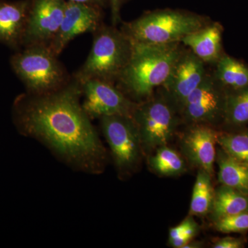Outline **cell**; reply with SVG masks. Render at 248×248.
I'll return each instance as SVG.
<instances>
[{
  "label": "cell",
  "mask_w": 248,
  "mask_h": 248,
  "mask_svg": "<svg viewBox=\"0 0 248 248\" xmlns=\"http://www.w3.org/2000/svg\"><path fill=\"white\" fill-rule=\"evenodd\" d=\"M126 0H109L111 10L112 26L117 25L121 21L120 11L122 5Z\"/></svg>",
  "instance_id": "484cf974"
},
{
  "label": "cell",
  "mask_w": 248,
  "mask_h": 248,
  "mask_svg": "<svg viewBox=\"0 0 248 248\" xmlns=\"http://www.w3.org/2000/svg\"><path fill=\"white\" fill-rule=\"evenodd\" d=\"M132 43L131 55L117 82L127 97L140 102L151 97L155 90L164 84L184 49L180 42Z\"/></svg>",
  "instance_id": "7a4b0ae2"
},
{
  "label": "cell",
  "mask_w": 248,
  "mask_h": 248,
  "mask_svg": "<svg viewBox=\"0 0 248 248\" xmlns=\"http://www.w3.org/2000/svg\"><path fill=\"white\" fill-rule=\"evenodd\" d=\"M80 82L84 97L81 105L91 120L107 116H132L137 102L127 97L113 83L97 79Z\"/></svg>",
  "instance_id": "9c48e42d"
},
{
  "label": "cell",
  "mask_w": 248,
  "mask_h": 248,
  "mask_svg": "<svg viewBox=\"0 0 248 248\" xmlns=\"http://www.w3.org/2000/svg\"><path fill=\"white\" fill-rule=\"evenodd\" d=\"M208 24L206 18L198 15L164 9L148 13L125 23L121 30L132 42L162 45L181 42L185 36Z\"/></svg>",
  "instance_id": "277c9868"
},
{
  "label": "cell",
  "mask_w": 248,
  "mask_h": 248,
  "mask_svg": "<svg viewBox=\"0 0 248 248\" xmlns=\"http://www.w3.org/2000/svg\"><path fill=\"white\" fill-rule=\"evenodd\" d=\"M195 221V219L192 217H187L180 224L170 228L169 231V241L175 239L179 235L183 234Z\"/></svg>",
  "instance_id": "cb8c5ba5"
},
{
  "label": "cell",
  "mask_w": 248,
  "mask_h": 248,
  "mask_svg": "<svg viewBox=\"0 0 248 248\" xmlns=\"http://www.w3.org/2000/svg\"><path fill=\"white\" fill-rule=\"evenodd\" d=\"M81 97V82L74 76L54 92L22 95L15 106V120L23 135L40 142L59 161L78 172L98 175L107 166V149Z\"/></svg>",
  "instance_id": "6da1fadb"
},
{
  "label": "cell",
  "mask_w": 248,
  "mask_h": 248,
  "mask_svg": "<svg viewBox=\"0 0 248 248\" xmlns=\"http://www.w3.org/2000/svg\"><path fill=\"white\" fill-rule=\"evenodd\" d=\"M226 91L214 77L207 75L200 86L183 103L181 121L189 125H213L223 120Z\"/></svg>",
  "instance_id": "ba28073f"
},
{
  "label": "cell",
  "mask_w": 248,
  "mask_h": 248,
  "mask_svg": "<svg viewBox=\"0 0 248 248\" xmlns=\"http://www.w3.org/2000/svg\"><path fill=\"white\" fill-rule=\"evenodd\" d=\"M222 28L213 23L185 36L181 42L204 63H217L221 58Z\"/></svg>",
  "instance_id": "9a60e30c"
},
{
  "label": "cell",
  "mask_w": 248,
  "mask_h": 248,
  "mask_svg": "<svg viewBox=\"0 0 248 248\" xmlns=\"http://www.w3.org/2000/svg\"><path fill=\"white\" fill-rule=\"evenodd\" d=\"M215 79L228 91L248 88V67L229 56H222L217 62Z\"/></svg>",
  "instance_id": "ac0fdd59"
},
{
  "label": "cell",
  "mask_w": 248,
  "mask_h": 248,
  "mask_svg": "<svg viewBox=\"0 0 248 248\" xmlns=\"http://www.w3.org/2000/svg\"><path fill=\"white\" fill-rule=\"evenodd\" d=\"M11 64L29 94L54 92L71 79L58 56L47 46L25 47L13 55Z\"/></svg>",
  "instance_id": "5b68a950"
},
{
  "label": "cell",
  "mask_w": 248,
  "mask_h": 248,
  "mask_svg": "<svg viewBox=\"0 0 248 248\" xmlns=\"http://www.w3.org/2000/svg\"><path fill=\"white\" fill-rule=\"evenodd\" d=\"M244 244L241 239L234 237H225L218 239L213 244L214 248H241Z\"/></svg>",
  "instance_id": "d4e9b609"
},
{
  "label": "cell",
  "mask_w": 248,
  "mask_h": 248,
  "mask_svg": "<svg viewBox=\"0 0 248 248\" xmlns=\"http://www.w3.org/2000/svg\"><path fill=\"white\" fill-rule=\"evenodd\" d=\"M66 0H33L31 1L23 46L50 45L58 33Z\"/></svg>",
  "instance_id": "8fae6325"
},
{
  "label": "cell",
  "mask_w": 248,
  "mask_h": 248,
  "mask_svg": "<svg viewBox=\"0 0 248 248\" xmlns=\"http://www.w3.org/2000/svg\"><path fill=\"white\" fill-rule=\"evenodd\" d=\"M99 121L117 174L128 179L138 172L145 155L138 128L131 116H107Z\"/></svg>",
  "instance_id": "52a82bcc"
},
{
  "label": "cell",
  "mask_w": 248,
  "mask_h": 248,
  "mask_svg": "<svg viewBox=\"0 0 248 248\" xmlns=\"http://www.w3.org/2000/svg\"><path fill=\"white\" fill-rule=\"evenodd\" d=\"M248 213V195L222 185L215 192L210 217L213 221L222 217Z\"/></svg>",
  "instance_id": "e0dca14e"
},
{
  "label": "cell",
  "mask_w": 248,
  "mask_h": 248,
  "mask_svg": "<svg viewBox=\"0 0 248 248\" xmlns=\"http://www.w3.org/2000/svg\"><path fill=\"white\" fill-rule=\"evenodd\" d=\"M218 134L212 125L195 124L183 134L180 141L183 155L189 163L212 176L216 161Z\"/></svg>",
  "instance_id": "4fadbf2b"
},
{
  "label": "cell",
  "mask_w": 248,
  "mask_h": 248,
  "mask_svg": "<svg viewBox=\"0 0 248 248\" xmlns=\"http://www.w3.org/2000/svg\"><path fill=\"white\" fill-rule=\"evenodd\" d=\"M31 1L0 0V42L12 48L22 45Z\"/></svg>",
  "instance_id": "5bb4252c"
},
{
  "label": "cell",
  "mask_w": 248,
  "mask_h": 248,
  "mask_svg": "<svg viewBox=\"0 0 248 248\" xmlns=\"http://www.w3.org/2000/svg\"><path fill=\"white\" fill-rule=\"evenodd\" d=\"M92 47L87 59L75 75L80 81L89 79L115 83L131 55L133 43L128 36L115 26L102 24L93 32Z\"/></svg>",
  "instance_id": "3957f363"
},
{
  "label": "cell",
  "mask_w": 248,
  "mask_h": 248,
  "mask_svg": "<svg viewBox=\"0 0 248 248\" xmlns=\"http://www.w3.org/2000/svg\"><path fill=\"white\" fill-rule=\"evenodd\" d=\"M131 117L147 156L169 144L182 122L175 108L160 93L137 102Z\"/></svg>",
  "instance_id": "8992f818"
},
{
  "label": "cell",
  "mask_w": 248,
  "mask_h": 248,
  "mask_svg": "<svg viewBox=\"0 0 248 248\" xmlns=\"http://www.w3.org/2000/svg\"><path fill=\"white\" fill-rule=\"evenodd\" d=\"M205 63L191 50H184L160 93L179 112L183 103L206 77Z\"/></svg>",
  "instance_id": "30bf717a"
},
{
  "label": "cell",
  "mask_w": 248,
  "mask_h": 248,
  "mask_svg": "<svg viewBox=\"0 0 248 248\" xmlns=\"http://www.w3.org/2000/svg\"><path fill=\"white\" fill-rule=\"evenodd\" d=\"M102 24L99 6L66 1L61 25L48 48L58 57L69 42L78 36L94 32Z\"/></svg>",
  "instance_id": "7c38bea8"
},
{
  "label": "cell",
  "mask_w": 248,
  "mask_h": 248,
  "mask_svg": "<svg viewBox=\"0 0 248 248\" xmlns=\"http://www.w3.org/2000/svg\"><path fill=\"white\" fill-rule=\"evenodd\" d=\"M216 161L218 181L222 185L248 195V164L235 159L221 148L217 151Z\"/></svg>",
  "instance_id": "2e32d148"
},
{
  "label": "cell",
  "mask_w": 248,
  "mask_h": 248,
  "mask_svg": "<svg viewBox=\"0 0 248 248\" xmlns=\"http://www.w3.org/2000/svg\"><path fill=\"white\" fill-rule=\"evenodd\" d=\"M217 143L228 155L248 164V130L236 133H218Z\"/></svg>",
  "instance_id": "7402d4cb"
},
{
  "label": "cell",
  "mask_w": 248,
  "mask_h": 248,
  "mask_svg": "<svg viewBox=\"0 0 248 248\" xmlns=\"http://www.w3.org/2000/svg\"><path fill=\"white\" fill-rule=\"evenodd\" d=\"M66 1H75V2L84 3V4H89L95 5L99 7H104L106 4V0H66Z\"/></svg>",
  "instance_id": "4316f807"
},
{
  "label": "cell",
  "mask_w": 248,
  "mask_h": 248,
  "mask_svg": "<svg viewBox=\"0 0 248 248\" xmlns=\"http://www.w3.org/2000/svg\"><path fill=\"white\" fill-rule=\"evenodd\" d=\"M223 120L231 126L248 123V88L226 92Z\"/></svg>",
  "instance_id": "44dd1931"
},
{
  "label": "cell",
  "mask_w": 248,
  "mask_h": 248,
  "mask_svg": "<svg viewBox=\"0 0 248 248\" xmlns=\"http://www.w3.org/2000/svg\"><path fill=\"white\" fill-rule=\"evenodd\" d=\"M202 244L200 242H189L188 244H186L185 247L184 248H198L202 247Z\"/></svg>",
  "instance_id": "83f0119b"
},
{
  "label": "cell",
  "mask_w": 248,
  "mask_h": 248,
  "mask_svg": "<svg viewBox=\"0 0 248 248\" xmlns=\"http://www.w3.org/2000/svg\"><path fill=\"white\" fill-rule=\"evenodd\" d=\"M212 177L206 171L199 169L191 198V216H204L210 213L215 192Z\"/></svg>",
  "instance_id": "d6986e66"
},
{
  "label": "cell",
  "mask_w": 248,
  "mask_h": 248,
  "mask_svg": "<svg viewBox=\"0 0 248 248\" xmlns=\"http://www.w3.org/2000/svg\"><path fill=\"white\" fill-rule=\"evenodd\" d=\"M148 163L153 172L165 177L179 175L186 169L184 158L168 145L159 147L155 154L148 156Z\"/></svg>",
  "instance_id": "ffe728a7"
},
{
  "label": "cell",
  "mask_w": 248,
  "mask_h": 248,
  "mask_svg": "<svg viewBox=\"0 0 248 248\" xmlns=\"http://www.w3.org/2000/svg\"><path fill=\"white\" fill-rule=\"evenodd\" d=\"M215 222L217 231L223 233L241 232L248 231V213L222 217Z\"/></svg>",
  "instance_id": "603a6c76"
}]
</instances>
